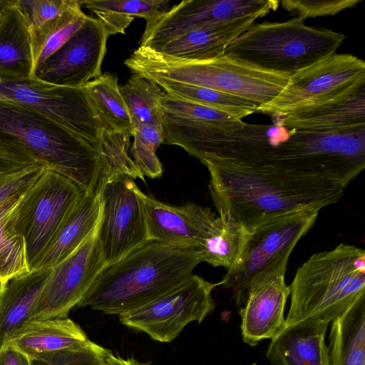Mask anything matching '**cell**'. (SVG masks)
<instances>
[{
	"instance_id": "1",
	"label": "cell",
	"mask_w": 365,
	"mask_h": 365,
	"mask_svg": "<svg viewBox=\"0 0 365 365\" xmlns=\"http://www.w3.org/2000/svg\"><path fill=\"white\" fill-rule=\"evenodd\" d=\"M210 173L209 190L219 215L247 229L280 215L318 210L338 202L345 187L339 182L269 167L217 158L201 160Z\"/></svg>"
},
{
	"instance_id": "2",
	"label": "cell",
	"mask_w": 365,
	"mask_h": 365,
	"mask_svg": "<svg viewBox=\"0 0 365 365\" xmlns=\"http://www.w3.org/2000/svg\"><path fill=\"white\" fill-rule=\"evenodd\" d=\"M202 262L200 249L148 241L103 269L76 307L106 314H124L182 282Z\"/></svg>"
},
{
	"instance_id": "3",
	"label": "cell",
	"mask_w": 365,
	"mask_h": 365,
	"mask_svg": "<svg viewBox=\"0 0 365 365\" xmlns=\"http://www.w3.org/2000/svg\"><path fill=\"white\" fill-rule=\"evenodd\" d=\"M0 139L67 178L83 192L97 190L102 165L99 150L35 110L0 99Z\"/></svg>"
},
{
	"instance_id": "4",
	"label": "cell",
	"mask_w": 365,
	"mask_h": 365,
	"mask_svg": "<svg viewBox=\"0 0 365 365\" xmlns=\"http://www.w3.org/2000/svg\"><path fill=\"white\" fill-rule=\"evenodd\" d=\"M124 63L133 73L151 81L171 80L202 86L245 98L259 107L272 101L290 76L225 54L212 59L188 60L140 46Z\"/></svg>"
},
{
	"instance_id": "5",
	"label": "cell",
	"mask_w": 365,
	"mask_h": 365,
	"mask_svg": "<svg viewBox=\"0 0 365 365\" xmlns=\"http://www.w3.org/2000/svg\"><path fill=\"white\" fill-rule=\"evenodd\" d=\"M289 287L286 326L311 318L331 322L365 297V252L340 243L314 253L297 269Z\"/></svg>"
},
{
	"instance_id": "6",
	"label": "cell",
	"mask_w": 365,
	"mask_h": 365,
	"mask_svg": "<svg viewBox=\"0 0 365 365\" xmlns=\"http://www.w3.org/2000/svg\"><path fill=\"white\" fill-rule=\"evenodd\" d=\"M345 38L341 33L308 26L294 17L283 22L253 24L232 41L225 54L291 76L336 53Z\"/></svg>"
},
{
	"instance_id": "7",
	"label": "cell",
	"mask_w": 365,
	"mask_h": 365,
	"mask_svg": "<svg viewBox=\"0 0 365 365\" xmlns=\"http://www.w3.org/2000/svg\"><path fill=\"white\" fill-rule=\"evenodd\" d=\"M319 211H294L266 219L247 229L240 259L219 282L231 291L237 306L244 304L255 286L285 274L292 250L313 227Z\"/></svg>"
},
{
	"instance_id": "8",
	"label": "cell",
	"mask_w": 365,
	"mask_h": 365,
	"mask_svg": "<svg viewBox=\"0 0 365 365\" xmlns=\"http://www.w3.org/2000/svg\"><path fill=\"white\" fill-rule=\"evenodd\" d=\"M271 165L327 178L346 187L365 167V126L333 133L290 129L288 138L274 150Z\"/></svg>"
},
{
	"instance_id": "9",
	"label": "cell",
	"mask_w": 365,
	"mask_h": 365,
	"mask_svg": "<svg viewBox=\"0 0 365 365\" xmlns=\"http://www.w3.org/2000/svg\"><path fill=\"white\" fill-rule=\"evenodd\" d=\"M83 191L67 178L45 168L23 195L13 217L34 270Z\"/></svg>"
},
{
	"instance_id": "10",
	"label": "cell",
	"mask_w": 365,
	"mask_h": 365,
	"mask_svg": "<svg viewBox=\"0 0 365 365\" xmlns=\"http://www.w3.org/2000/svg\"><path fill=\"white\" fill-rule=\"evenodd\" d=\"M0 99L35 110L88 141L99 152L105 132L111 129L83 88L57 86L34 78L0 82Z\"/></svg>"
},
{
	"instance_id": "11",
	"label": "cell",
	"mask_w": 365,
	"mask_h": 365,
	"mask_svg": "<svg viewBox=\"0 0 365 365\" xmlns=\"http://www.w3.org/2000/svg\"><path fill=\"white\" fill-rule=\"evenodd\" d=\"M101 212L96 237L105 268L150 241L143 201L128 175L114 176L98 186Z\"/></svg>"
},
{
	"instance_id": "12",
	"label": "cell",
	"mask_w": 365,
	"mask_h": 365,
	"mask_svg": "<svg viewBox=\"0 0 365 365\" xmlns=\"http://www.w3.org/2000/svg\"><path fill=\"white\" fill-rule=\"evenodd\" d=\"M218 285L192 274L153 301L118 315L119 320L155 341L170 342L189 323H200L215 309L212 291Z\"/></svg>"
},
{
	"instance_id": "13",
	"label": "cell",
	"mask_w": 365,
	"mask_h": 365,
	"mask_svg": "<svg viewBox=\"0 0 365 365\" xmlns=\"http://www.w3.org/2000/svg\"><path fill=\"white\" fill-rule=\"evenodd\" d=\"M365 86V62L334 53L296 72L279 94L258 112L271 115L355 91Z\"/></svg>"
},
{
	"instance_id": "14",
	"label": "cell",
	"mask_w": 365,
	"mask_h": 365,
	"mask_svg": "<svg viewBox=\"0 0 365 365\" xmlns=\"http://www.w3.org/2000/svg\"><path fill=\"white\" fill-rule=\"evenodd\" d=\"M276 0H185L146 24L140 46L154 48L200 28L277 10Z\"/></svg>"
},
{
	"instance_id": "15",
	"label": "cell",
	"mask_w": 365,
	"mask_h": 365,
	"mask_svg": "<svg viewBox=\"0 0 365 365\" xmlns=\"http://www.w3.org/2000/svg\"><path fill=\"white\" fill-rule=\"evenodd\" d=\"M96 229L73 253L50 269L29 320L68 317L81 301L105 269Z\"/></svg>"
},
{
	"instance_id": "16",
	"label": "cell",
	"mask_w": 365,
	"mask_h": 365,
	"mask_svg": "<svg viewBox=\"0 0 365 365\" xmlns=\"http://www.w3.org/2000/svg\"><path fill=\"white\" fill-rule=\"evenodd\" d=\"M108 38L101 21L88 16L84 24L62 47L36 66L32 78L83 88L101 74Z\"/></svg>"
},
{
	"instance_id": "17",
	"label": "cell",
	"mask_w": 365,
	"mask_h": 365,
	"mask_svg": "<svg viewBox=\"0 0 365 365\" xmlns=\"http://www.w3.org/2000/svg\"><path fill=\"white\" fill-rule=\"evenodd\" d=\"M150 241L175 247L200 249L217 215L194 202L173 206L143 193Z\"/></svg>"
},
{
	"instance_id": "18",
	"label": "cell",
	"mask_w": 365,
	"mask_h": 365,
	"mask_svg": "<svg viewBox=\"0 0 365 365\" xmlns=\"http://www.w3.org/2000/svg\"><path fill=\"white\" fill-rule=\"evenodd\" d=\"M288 129L333 133L365 126V86L357 91L272 115Z\"/></svg>"
},
{
	"instance_id": "19",
	"label": "cell",
	"mask_w": 365,
	"mask_h": 365,
	"mask_svg": "<svg viewBox=\"0 0 365 365\" xmlns=\"http://www.w3.org/2000/svg\"><path fill=\"white\" fill-rule=\"evenodd\" d=\"M284 275L277 276L253 287L240 307L243 341L256 346L273 339L285 328L284 307L289 296Z\"/></svg>"
},
{
	"instance_id": "20",
	"label": "cell",
	"mask_w": 365,
	"mask_h": 365,
	"mask_svg": "<svg viewBox=\"0 0 365 365\" xmlns=\"http://www.w3.org/2000/svg\"><path fill=\"white\" fill-rule=\"evenodd\" d=\"M329 322L311 318L286 326L271 339L267 359L273 365H329L325 343Z\"/></svg>"
},
{
	"instance_id": "21",
	"label": "cell",
	"mask_w": 365,
	"mask_h": 365,
	"mask_svg": "<svg viewBox=\"0 0 365 365\" xmlns=\"http://www.w3.org/2000/svg\"><path fill=\"white\" fill-rule=\"evenodd\" d=\"M93 343L78 324L66 317L28 320L4 345L32 358L41 354L83 349Z\"/></svg>"
},
{
	"instance_id": "22",
	"label": "cell",
	"mask_w": 365,
	"mask_h": 365,
	"mask_svg": "<svg viewBox=\"0 0 365 365\" xmlns=\"http://www.w3.org/2000/svg\"><path fill=\"white\" fill-rule=\"evenodd\" d=\"M29 29L16 0H4L0 11V82L32 78Z\"/></svg>"
},
{
	"instance_id": "23",
	"label": "cell",
	"mask_w": 365,
	"mask_h": 365,
	"mask_svg": "<svg viewBox=\"0 0 365 365\" xmlns=\"http://www.w3.org/2000/svg\"><path fill=\"white\" fill-rule=\"evenodd\" d=\"M259 18L261 17L255 15L192 30L151 49L166 56L188 60L217 58L223 56L232 41Z\"/></svg>"
},
{
	"instance_id": "24",
	"label": "cell",
	"mask_w": 365,
	"mask_h": 365,
	"mask_svg": "<svg viewBox=\"0 0 365 365\" xmlns=\"http://www.w3.org/2000/svg\"><path fill=\"white\" fill-rule=\"evenodd\" d=\"M101 212L99 190L83 192L66 217L34 270L48 269L73 253L97 228Z\"/></svg>"
},
{
	"instance_id": "25",
	"label": "cell",
	"mask_w": 365,
	"mask_h": 365,
	"mask_svg": "<svg viewBox=\"0 0 365 365\" xmlns=\"http://www.w3.org/2000/svg\"><path fill=\"white\" fill-rule=\"evenodd\" d=\"M48 269L31 270L4 283L0 292V350L29 318L38 302Z\"/></svg>"
},
{
	"instance_id": "26",
	"label": "cell",
	"mask_w": 365,
	"mask_h": 365,
	"mask_svg": "<svg viewBox=\"0 0 365 365\" xmlns=\"http://www.w3.org/2000/svg\"><path fill=\"white\" fill-rule=\"evenodd\" d=\"M329 365H365V297L331 322Z\"/></svg>"
},
{
	"instance_id": "27",
	"label": "cell",
	"mask_w": 365,
	"mask_h": 365,
	"mask_svg": "<svg viewBox=\"0 0 365 365\" xmlns=\"http://www.w3.org/2000/svg\"><path fill=\"white\" fill-rule=\"evenodd\" d=\"M165 0H86L82 6L92 11L105 26L108 36L124 34L135 17L146 24L168 10Z\"/></svg>"
},
{
	"instance_id": "28",
	"label": "cell",
	"mask_w": 365,
	"mask_h": 365,
	"mask_svg": "<svg viewBox=\"0 0 365 365\" xmlns=\"http://www.w3.org/2000/svg\"><path fill=\"white\" fill-rule=\"evenodd\" d=\"M248 237V230L237 220L217 216L200 249L202 262L213 267L232 269L240 259Z\"/></svg>"
},
{
	"instance_id": "29",
	"label": "cell",
	"mask_w": 365,
	"mask_h": 365,
	"mask_svg": "<svg viewBox=\"0 0 365 365\" xmlns=\"http://www.w3.org/2000/svg\"><path fill=\"white\" fill-rule=\"evenodd\" d=\"M87 18L88 15L82 10V0H76L61 16L29 28L34 71L38 64L66 43L81 29Z\"/></svg>"
},
{
	"instance_id": "30",
	"label": "cell",
	"mask_w": 365,
	"mask_h": 365,
	"mask_svg": "<svg viewBox=\"0 0 365 365\" xmlns=\"http://www.w3.org/2000/svg\"><path fill=\"white\" fill-rule=\"evenodd\" d=\"M83 88L101 118L113 130L133 136L132 119L115 75L101 74Z\"/></svg>"
},
{
	"instance_id": "31",
	"label": "cell",
	"mask_w": 365,
	"mask_h": 365,
	"mask_svg": "<svg viewBox=\"0 0 365 365\" xmlns=\"http://www.w3.org/2000/svg\"><path fill=\"white\" fill-rule=\"evenodd\" d=\"M153 81L174 97L221 110L239 120L258 112L259 107L245 98L202 86L165 79Z\"/></svg>"
},
{
	"instance_id": "32",
	"label": "cell",
	"mask_w": 365,
	"mask_h": 365,
	"mask_svg": "<svg viewBox=\"0 0 365 365\" xmlns=\"http://www.w3.org/2000/svg\"><path fill=\"white\" fill-rule=\"evenodd\" d=\"M24 193L0 205V281L3 282L30 272L24 240L13 222L14 212Z\"/></svg>"
},
{
	"instance_id": "33",
	"label": "cell",
	"mask_w": 365,
	"mask_h": 365,
	"mask_svg": "<svg viewBox=\"0 0 365 365\" xmlns=\"http://www.w3.org/2000/svg\"><path fill=\"white\" fill-rule=\"evenodd\" d=\"M133 125L137 123L163 126V110L161 88L154 81L134 74L120 86Z\"/></svg>"
},
{
	"instance_id": "34",
	"label": "cell",
	"mask_w": 365,
	"mask_h": 365,
	"mask_svg": "<svg viewBox=\"0 0 365 365\" xmlns=\"http://www.w3.org/2000/svg\"><path fill=\"white\" fill-rule=\"evenodd\" d=\"M133 136L134 140L130 153L135 165L143 176L160 178L163 174V166L156 150L165 141L163 126L134 124Z\"/></svg>"
},
{
	"instance_id": "35",
	"label": "cell",
	"mask_w": 365,
	"mask_h": 365,
	"mask_svg": "<svg viewBox=\"0 0 365 365\" xmlns=\"http://www.w3.org/2000/svg\"><path fill=\"white\" fill-rule=\"evenodd\" d=\"M106 349L93 343L78 349H66L36 355L31 365H106Z\"/></svg>"
},
{
	"instance_id": "36",
	"label": "cell",
	"mask_w": 365,
	"mask_h": 365,
	"mask_svg": "<svg viewBox=\"0 0 365 365\" xmlns=\"http://www.w3.org/2000/svg\"><path fill=\"white\" fill-rule=\"evenodd\" d=\"M361 0H284L282 8L302 21L307 18L332 16L354 7Z\"/></svg>"
},
{
	"instance_id": "37",
	"label": "cell",
	"mask_w": 365,
	"mask_h": 365,
	"mask_svg": "<svg viewBox=\"0 0 365 365\" xmlns=\"http://www.w3.org/2000/svg\"><path fill=\"white\" fill-rule=\"evenodd\" d=\"M76 0H16L29 28L39 26L63 14Z\"/></svg>"
},
{
	"instance_id": "38",
	"label": "cell",
	"mask_w": 365,
	"mask_h": 365,
	"mask_svg": "<svg viewBox=\"0 0 365 365\" xmlns=\"http://www.w3.org/2000/svg\"><path fill=\"white\" fill-rule=\"evenodd\" d=\"M45 168L42 165H36L16 173L0 175V205L24 193Z\"/></svg>"
},
{
	"instance_id": "39",
	"label": "cell",
	"mask_w": 365,
	"mask_h": 365,
	"mask_svg": "<svg viewBox=\"0 0 365 365\" xmlns=\"http://www.w3.org/2000/svg\"><path fill=\"white\" fill-rule=\"evenodd\" d=\"M36 165L41 164L20 148L0 139V175L16 173Z\"/></svg>"
},
{
	"instance_id": "40",
	"label": "cell",
	"mask_w": 365,
	"mask_h": 365,
	"mask_svg": "<svg viewBox=\"0 0 365 365\" xmlns=\"http://www.w3.org/2000/svg\"><path fill=\"white\" fill-rule=\"evenodd\" d=\"M0 365H31V359L14 347L4 345L0 350Z\"/></svg>"
},
{
	"instance_id": "41",
	"label": "cell",
	"mask_w": 365,
	"mask_h": 365,
	"mask_svg": "<svg viewBox=\"0 0 365 365\" xmlns=\"http://www.w3.org/2000/svg\"><path fill=\"white\" fill-rule=\"evenodd\" d=\"M106 365H150L148 363L140 362L133 358H123L115 355L108 349L104 352Z\"/></svg>"
},
{
	"instance_id": "42",
	"label": "cell",
	"mask_w": 365,
	"mask_h": 365,
	"mask_svg": "<svg viewBox=\"0 0 365 365\" xmlns=\"http://www.w3.org/2000/svg\"><path fill=\"white\" fill-rule=\"evenodd\" d=\"M4 283V282H3L0 281V292H1V289H2V288H3Z\"/></svg>"
},
{
	"instance_id": "43",
	"label": "cell",
	"mask_w": 365,
	"mask_h": 365,
	"mask_svg": "<svg viewBox=\"0 0 365 365\" xmlns=\"http://www.w3.org/2000/svg\"><path fill=\"white\" fill-rule=\"evenodd\" d=\"M3 2H4V0H0V11H1V7L3 6Z\"/></svg>"
}]
</instances>
